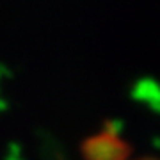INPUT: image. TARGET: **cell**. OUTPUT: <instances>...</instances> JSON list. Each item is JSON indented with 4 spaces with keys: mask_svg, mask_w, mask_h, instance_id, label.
<instances>
[{
    "mask_svg": "<svg viewBox=\"0 0 160 160\" xmlns=\"http://www.w3.org/2000/svg\"><path fill=\"white\" fill-rule=\"evenodd\" d=\"M80 151L84 160H126L130 157V146L110 128L87 137Z\"/></svg>",
    "mask_w": 160,
    "mask_h": 160,
    "instance_id": "6da1fadb",
    "label": "cell"
},
{
    "mask_svg": "<svg viewBox=\"0 0 160 160\" xmlns=\"http://www.w3.org/2000/svg\"><path fill=\"white\" fill-rule=\"evenodd\" d=\"M142 160H146V158H142ZM148 160H151V158H148Z\"/></svg>",
    "mask_w": 160,
    "mask_h": 160,
    "instance_id": "7a4b0ae2",
    "label": "cell"
}]
</instances>
